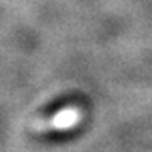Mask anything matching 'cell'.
Segmentation results:
<instances>
[{"label":"cell","mask_w":152,"mask_h":152,"mask_svg":"<svg viewBox=\"0 0 152 152\" xmlns=\"http://www.w3.org/2000/svg\"><path fill=\"white\" fill-rule=\"evenodd\" d=\"M81 118L80 110L75 107H68V108L59 110L54 113L51 118L46 122V129H53V130H66V129H73Z\"/></svg>","instance_id":"cell-1"}]
</instances>
